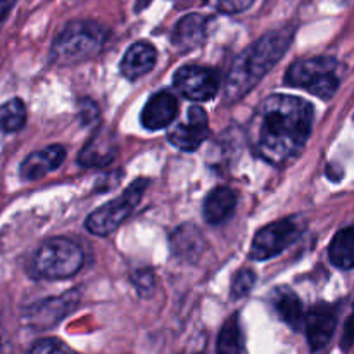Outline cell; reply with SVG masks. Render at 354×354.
Here are the masks:
<instances>
[{
    "mask_svg": "<svg viewBox=\"0 0 354 354\" xmlns=\"http://www.w3.org/2000/svg\"><path fill=\"white\" fill-rule=\"evenodd\" d=\"M313 128V106L294 95H270L248 128L252 151L270 165H287L303 152Z\"/></svg>",
    "mask_w": 354,
    "mask_h": 354,
    "instance_id": "6da1fadb",
    "label": "cell"
},
{
    "mask_svg": "<svg viewBox=\"0 0 354 354\" xmlns=\"http://www.w3.org/2000/svg\"><path fill=\"white\" fill-rule=\"evenodd\" d=\"M292 41V31L280 30L266 33L245 48L232 66L225 83L227 102H237L239 99L251 92L263 76L270 71L289 48Z\"/></svg>",
    "mask_w": 354,
    "mask_h": 354,
    "instance_id": "7a4b0ae2",
    "label": "cell"
},
{
    "mask_svg": "<svg viewBox=\"0 0 354 354\" xmlns=\"http://www.w3.org/2000/svg\"><path fill=\"white\" fill-rule=\"evenodd\" d=\"M107 38L106 28L93 21H73L52 44V59L57 64H76L100 52Z\"/></svg>",
    "mask_w": 354,
    "mask_h": 354,
    "instance_id": "3957f363",
    "label": "cell"
},
{
    "mask_svg": "<svg viewBox=\"0 0 354 354\" xmlns=\"http://www.w3.org/2000/svg\"><path fill=\"white\" fill-rule=\"evenodd\" d=\"M82 266V248L71 239L55 237L44 242L35 252L31 259V275L37 279L62 280L76 275Z\"/></svg>",
    "mask_w": 354,
    "mask_h": 354,
    "instance_id": "277c9868",
    "label": "cell"
},
{
    "mask_svg": "<svg viewBox=\"0 0 354 354\" xmlns=\"http://www.w3.org/2000/svg\"><path fill=\"white\" fill-rule=\"evenodd\" d=\"M337 61L332 57H311L296 61L286 73V85L303 88L320 99H330L339 88Z\"/></svg>",
    "mask_w": 354,
    "mask_h": 354,
    "instance_id": "5b68a950",
    "label": "cell"
},
{
    "mask_svg": "<svg viewBox=\"0 0 354 354\" xmlns=\"http://www.w3.org/2000/svg\"><path fill=\"white\" fill-rule=\"evenodd\" d=\"M147 185L149 180H135L121 196H118L116 199L109 201L107 204L100 206L99 209L90 213L85 221L86 230L93 235H100V237H106V235L113 234V232L130 216L131 211L135 209V206L140 203Z\"/></svg>",
    "mask_w": 354,
    "mask_h": 354,
    "instance_id": "8992f818",
    "label": "cell"
},
{
    "mask_svg": "<svg viewBox=\"0 0 354 354\" xmlns=\"http://www.w3.org/2000/svg\"><path fill=\"white\" fill-rule=\"evenodd\" d=\"M299 235V228L290 220H280L263 227L252 241L249 258L254 261H266L286 251Z\"/></svg>",
    "mask_w": 354,
    "mask_h": 354,
    "instance_id": "52a82bcc",
    "label": "cell"
},
{
    "mask_svg": "<svg viewBox=\"0 0 354 354\" xmlns=\"http://www.w3.org/2000/svg\"><path fill=\"white\" fill-rule=\"evenodd\" d=\"M175 88L187 99L204 102L211 100L220 90V78L216 71L203 66H185L173 76Z\"/></svg>",
    "mask_w": 354,
    "mask_h": 354,
    "instance_id": "ba28073f",
    "label": "cell"
},
{
    "mask_svg": "<svg viewBox=\"0 0 354 354\" xmlns=\"http://www.w3.org/2000/svg\"><path fill=\"white\" fill-rule=\"evenodd\" d=\"M207 135H209V127H207L206 111L199 106H192L187 113V120L175 124L168 131V140L180 151L192 152L201 147Z\"/></svg>",
    "mask_w": 354,
    "mask_h": 354,
    "instance_id": "9c48e42d",
    "label": "cell"
},
{
    "mask_svg": "<svg viewBox=\"0 0 354 354\" xmlns=\"http://www.w3.org/2000/svg\"><path fill=\"white\" fill-rule=\"evenodd\" d=\"M335 325H337V315L334 308L328 304H318L308 311L304 318V328H306L310 348L313 351H318L328 344L334 335Z\"/></svg>",
    "mask_w": 354,
    "mask_h": 354,
    "instance_id": "30bf717a",
    "label": "cell"
},
{
    "mask_svg": "<svg viewBox=\"0 0 354 354\" xmlns=\"http://www.w3.org/2000/svg\"><path fill=\"white\" fill-rule=\"evenodd\" d=\"M78 303V292L64 294L61 297L41 301L37 306L30 308L26 313V322L31 327H50L57 324L64 315H68Z\"/></svg>",
    "mask_w": 354,
    "mask_h": 354,
    "instance_id": "8fae6325",
    "label": "cell"
},
{
    "mask_svg": "<svg viewBox=\"0 0 354 354\" xmlns=\"http://www.w3.org/2000/svg\"><path fill=\"white\" fill-rule=\"evenodd\" d=\"M178 114V102L175 95L169 92L156 93L152 99L147 100L140 114V121L147 130H161L169 127Z\"/></svg>",
    "mask_w": 354,
    "mask_h": 354,
    "instance_id": "7c38bea8",
    "label": "cell"
},
{
    "mask_svg": "<svg viewBox=\"0 0 354 354\" xmlns=\"http://www.w3.org/2000/svg\"><path fill=\"white\" fill-rule=\"evenodd\" d=\"M66 158V151L62 145H50L41 151L31 152L23 161L19 168V175L23 180H38L57 169Z\"/></svg>",
    "mask_w": 354,
    "mask_h": 354,
    "instance_id": "4fadbf2b",
    "label": "cell"
},
{
    "mask_svg": "<svg viewBox=\"0 0 354 354\" xmlns=\"http://www.w3.org/2000/svg\"><path fill=\"white\" fill-rule=\"evenodd\" d=\"M156 61H158V52L147 41H137L131 45L124 54L123 61H121V75L127 80H137L147 75L152 68H154Z\"/></svg>",
    "mask_w": 354,
    "mask_h": 354,
    "instance_id": "5bb4252c",
    "label": "cell"
},
{
    "mask_svg": "<svg viewBox=\"0 0 354 354\" xmlns=\"http://www.w3.org/2000/svg\"><path fill=\"white\" fill-rule=\"evenodd\" d=\"M206 26L207 19L201 14H189V16L182 17L176 23L171 35L175 48H178L180 52H189L199 47L206 40Z\"/></svg>",
    "mask_w": 354,
    "mask_h": 354,
    "instance_id": "9a60e30c",
    "label": "cell"
},
{
    "mask_svg": "<svg viewBox=\"0 0 354 354\" xmlns=\"http://www.w3.org/2000/svg\"><path fill=\"white\" fill-rule=\"evenodd\" d=\"M272 304L273 310L277 311L280 320L286 325H289L294 330H299L304 325V315L303 303H301L299 296L294 292L289 287H279L275 292L272 294Z\"/></svg>",
    "mask_w": 354,
    "mask_h": 354,
    "instance_id": "2e32d148",
    "label": "cell"
},
{
    "mask_svg": "<svg viewBox=\"0 0 354 354\" xmlns=\"http://www.w3.org/2000/svg\"><path fill=\"white\" fill-rule=\"evenodd\" d=\"M235 206H237V196L234 190L228 187H218L211 190L204 201V218L211 225L225 223L234 214Z\"/></svg>",
    "mask_w": 354,
    "mask_h": 354,
    "instance_id": "e0dca14e",
    "label": "cell"
},
{
    "mask_svg": "<svg viewBox=\"0 0 354 354\" xmlns=\"http://www.w3.org/2000/svg\"><path fill=\"white\" fill-rule=\"evenodd\" d=\"M171 248L178 258L187 259V261L199 258L204 251V241L199 228L194 225H183L176 228L171 237Z\"/></svg>",
    "mask_w": 354,
    "mask_h": 354,
    "instance_id": "ac0fdd59",
    "label": "cell"
},
{
    "mask_svg": "<svg viewBox=\"0 0 354 354\" xmlns=\"http://www.w3.org/2000/svg\"><path fill=\"white\" fill-rule=\"evenodd\" d=\"M116 158V144L109 135H97L85 145L78 156V162L82 166H104L109 165Z\"/></svg>",
    "mask_w": 354,
    "mask_h": 354,
    "instance_id": "d6986e66",
    "label": "cell"
},
{
    "mask_svg": "<svg viewBox=\"0 0 354 354\" xmlns=\"http://www.w3.org/2000/svg\"><path fill=\"white\" fill-rule=\"evenodd\" d=\"M328 258L337 268H354V227H348L335 234L328 248Z\"/></svg>",
    "mask_w": 354,
    "mask_h": 354,
    "instance_id": "ffe728a7",
    "label": "cell"
},
{
    "mask_svg": "<svg viewBox=\"0 0 354 354\" xmlns=\"http://www.w3.org/2000/svg\"><path fill=\"white\" fill-rule=\"evenodd\" d=\"M26 123V106L21 99H10L0 106V130L6 133L19 131Z\"/></svg>",
    "mask_w": 354,
    "mask_h": 354,
    "instance_id": "44dd1931",
    "label": "cell"
},
{
    "mask_svg": "<svg viewBox=\"0 0 354 354\" xmlns=\"http://www.w3.org/2000/svg\"><path fill=\"white\" fill-rule=\"evenodd\" d=\"M218 354H242V334L237 315L228 318L218 335Z\"/></svg>",
    "mask_w": 354,
    "mask_h": 354,
    "instance_id": "7402d4cb",
    "label": "cell"
},
{
    "mask_svg": "<svg viewBox=\"0 0 354 354\" xmlns=\"http://www.w3.org/2000/svg\"><path fill=\"white\" fill-rule=\"evenodd\" d=\"M28 354H76L71 348L61 342L59 339H40L31 346Z\"/></svg>",
    "mask_w": 354,
    "mask_h": 354,
    "instance_id": "603a6c76",
    "label": "cell"
},
{
    "mask_svg": "<svg viewBox=\"0 0 354 354\" xmlns=\"http://www.w3.org/2000/svg\"><path fill=\"white\" fill-rule=\"evenodd\" d=\"M256 282V275L251 270H241V272L235 275L234 283H232V296L235 297H244L248 296L252 290Z\"/></svg>",
    "mask_w": 354,
    "mask_h": 354,
    "instance_id": "cb8c5ba5",
    "label": "cell"
},
{
    "mask_svg": "<svg viewBox=\"0 0 354 354\" xmlns=\"http://www.w3.org/2000/svg\"><path fill=\"white\" fill-rule=\"evenodd\" d=\"M256 0H218V9L223 14H239L248 10Z\"/></svg>",
    "mask_w": 354,
    "mask_h": 354,
    "instance_id": "d4e9b609",
    "label": "cell"
},
{
    "mask_svg": "<svg viewBox=\"0 0 354 354\" xmlns=\"http://www.w3.org/2000/svg\"><path fill=\"white\" fill-rule=\"evenodd\" d=\"M135 287L138 289L140 294L151 292L152 287H154V275H152L151 270H140V272L135 273L133 277Z\"/></svg>",
    "mask_w": 354,
    "mask_h": 354,
    "instance_id": "484cf974",
    "label": "cell"
},
{
    "mask_svg": "<svg viewBox=\"0 0 354 354\" xmlns=\"http://www.w3.org/2000/svg\"><path fill=\"white\" fill-rule=\"evenodd\" d=\"M354 344V308L353 313L349 317L348 324H346V330H344V337H342V348L348 349L349 346Z\"/></svg>",
    "mask_w": 354,
    "mask_h": 354,
    "instance_id": "4316f807",
    "label": "cell"
},
{
    "mask_svg": "<svg viewBox=\"0 0 354 354\" xmlns=\"http://www.w3.org/2000/svg\"><path fill=\"white\" fill-rule=\"evenodd\" d=\"M10 0H0V16H3V12H6V9L9 7Z\"/></svg>",
    "mask_w": 354,
    "mask_h": 354,
    "instance_id": "83f0119b",
    "label": "cell"
},
{
    "mask_svg": "<svg viewBox=\"0 0 354 354\" xmlns=\"http://www.w3.org/2000/svg\"><path fill=\"white\" fill-rule=\"evenodd\" d=\"M0 354H14V353H12V351H9V349H7L6 346L0 344Z\"/></svg>",
    "mask_w": 354,
    "mask_h": 354,
    "instance_id": "f1b7e54d",
    "label": "cell"
},
{
    "mask_svg": "<svg viewBox=\"0 0 354 354\" xmlns=\"http://www.w3.org/2000/svg\"><path fill=\"white\" fill-rule=\"evenodd\" d=\"M342 2H344L346 6H353L354 7V0H342Z\"/></svg>",
    "mask_w": 354,
    "mask_h": 354,
    "instance_id": "f546056e",
    "label": "cell"
}]
</instances>
